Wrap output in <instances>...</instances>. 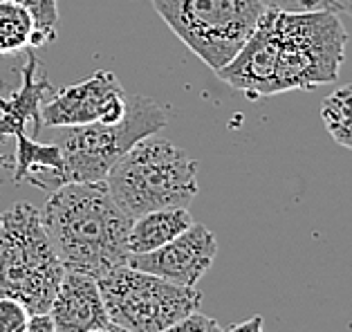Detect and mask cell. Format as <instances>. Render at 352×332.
<instances>
[{
	"label": "cell",
	"instance_id": "17",
	"mask_svg": "<svg viewBox=\"0 0 352 332\" xmlns=\"http://www.w3.org/2000/svg\"><path fill=\"white\" fill-rule=\"evenodd\" d=\"M28 10L34 23L32 32V47H41L52 43L56 38V23H58V5L56 0H14Z\"/></svg>",
	"mask_w": 352,
	"mask_h": 332
},
{
	"label": "cell",
	"instance_id": "19",
	"mask_svg": "<svg viewBox=\"0 0 352 332\" xmlns=\"http://www.w3.org/2000/svg\"><path fill=\"white\" fill-rule=\"evenodd\" d=\"M162 332H225L222 330V326L216 321L207 317V314H200V312H191L188 317L175 321L173 326L164 328Z\"/></svg>",
	"mask_w": 352,
	"mask_h": 332
},
{
	"label": "cell",
	"instance_id": "25",
	"mask_svg": "<svg viewBox=\"0 0 352 332\" xmlns=\"http://www.w3.org/2000/svg\"><path fill=\"white\" fill-rule=\"evenodd\" d=\"M88 332H108L106 328H94V330H88Z\"/></svg>",
	"mask_w": 352,
	"mask_h": 332
},
{
	"label": "cell",
	"instance_id": "21",
	"mask_svg": "<svg viewBox=\"0 0 352 332\" xmlns=\"http://www.w3.org/2000/svg\"><path fill=\"white\" fill-rule=\"evenodd\" d=\"M23 332H56L54 330V323L50 319V314H32L30 317V323L25 326Z\"/></svg>",
	"mask_w": 352,
	"mask_h": 332
},
{
	"label": "cell",
	"instance_id": "16",
	"mask_svg": "<svg viewBox=\"0 0 352 332\" xmlns=\"http://www.w3.org/2000/svg\"><path fill=\"white\" fill-rule=\"evenodd\" d=\"M321 119L332 140L352 151V83L334 90L321 101Z\"/></svg>",
	"mask_w": 352,
	"mask_h": 332
},
{
	"label": "cell",
	"instance_id": "10",
	"mask_svg": "<svg viewBox=\"0 0 352 332\" xmlns=\"http://www.w3.org/2000/svg\"><path fill=\"white\" fill-rule=\"evenodd\" d=\"M278 54V34L274 27V10L267 7L256 23L252 36L245 41L240 52L216 72L220 81L234 90L245 92L249 99L272 97L274 92V67Z\"/></svg>",
	"mask_w": 352,
	"mask_h": 332
},
{
	"label": "cell",
	"instance_id": "7",
	"mask_svg": "<svg viewBox=\"0 0 352 332\" xmlns=\"http://www.w3.org/2000/svg\"><path fill=\"white\" fill-rule=\"evenodd\" d=\"M97 283L108 319L131 332H162L202 303L200 289L170 283L131 265L108 272Z\"/></svg>",
	"mask_w": 352,
	"mask_h": 332
},
{
	"label": "cell",
	"instance_id": "4",
	"mask_svg": "<svg viewBox=\"0 0 352 332\" xmlns=\"http://www.w3.org/2000/svg\"><path fill=\"white\" fill-rule=\"evenodd\" d=\"M278 54L274 92H294L328 86L339 79L346 58L348 32L339 12H280L274 10Z\"/></svg>",
	"mask_w": 352,
	"mask_h": 332
},
{
	"label": "cell",
	"instance_id": "6",
	"mask_svg": "<svg viewBox=\"0 0 352 332\" xmlns=\"http://www.w3.org/2000/svg\"><path fill=\"white\" fill-rule=\"evenodd\" d=\"M170 32L213 72L234 58L267 10L261 0H151Z\"/></svg>",
	"mask_w": 352,
	"mask_h": 332
},
{
	"label": "cell",
	"instance_id": "1",
	"mask_svg": "<svg viewBox=\"0 0 352 332\" xmlns=\"http://www.w3.org/2000/svg\"><path fill=\"white\" fill-rule=\"evenodd\" d=\"M41 218L65 272L101 278L128 265L133 218L113 200L106 180L56 186Z\"/></svg>",
	"mask_w": 352,
	"mask_h": 332
},
{
	"label": "cell",
	"instance_id": "12",
	"mask_svg": "<svg viewBox=\"0 0 352 332\" xmlns=\"http://www.w3.org/2000/svg\"><path fill=\"white\" fill-rule=\"evenodd\" d=\"M36 58L30 54L21 72V88L12 92L7 99L0 97V140L16 137L21 133L36 137L41 133V104L47 90H52V86H50L47 79L36 76Z\"/></svg>",
	"mask_w": 352,
	"mask_h": 332
},
{
	"label": "cell",
	"instance_id": "11",
	"mask_svg": "<svg viewBox=\"0 0 352 332\" xmlns=\"http://www.w3.org/2000/svg\"><path fill=\"white\" fill-rule=\"evenodd\" d=\"M47 314L56 332H88L110 323L97 278L81 272H65Z\"/></svg>",
	"mask_w": 352,
	"mask_h": 332
},
{
	"label": "cell",
	"instance_id": "14",
	"mask_svg": "<svg viewBox=\"0 0 352 332\" xmlns=\"http://www.w3.org/2000/svg\"><path fill=\"white\" fill-rule=\"evenodd\" d=\"M193 225V216L186 209H157L140 218H133L128 234V250L133 254H148L170 243Z\"/></svg>",
	"mask_w": 352,
	"mask_h": 332
},
{
	"label": "cell",
	"instance_id": "5",
	"mask_svg": "<svg viewBox=\"0 0 352 332\" xmlns=\"http://www.w3.org/2000/svg\"><path fill=\"white\" fill-rule=\"evenodd\" d=\"M168 124L164 106L155 99L128 97L126 115L117 124L72 126L56 140L63 155L61 184L99 182L140 140L157 135Z\"/></svg>",
	"mask_w": 352,
	"mask_h": 332
},
{
	"label": "cell",
	"instance_id": "8",
	"mask_svg": "<svg viewBox=\"0 0 352 332\" xmlns=\"http://www.w3.org/2000/svg\"><path fill=\"white\" fill-rule=\"evenodd\" d=\"M128 97L113 72H94L76 86H67L41 108V124L72 129L88 124H117L126 115Z\"/></svg>",
	"mask_w": 352,
	"mask_h": 332
},
{
	"label": "cell",
	"instance_id": "18",
	"mask_svg": "<svg viewBox=\"0 0 352 332\" xmlns=\"http://www.w3.org/2000/svg\"><path fill=\"white\" fill-rule=\"evenodd\" d=\"M30 317V310L21 301L7 299V296L0 299V332H23Z\"/></svg>",
	"mask_w": 352,
	"mask_h": 332
},
{
	"label": "cell",
	"instance_id": "9",
	"mask_svg": "<svg viewBox=\"0 0 352 332\" xmlns=\"http://www.w3.org/2000/svg\"><path fill=\"white\" fill-rule=\"evenodd\" d=\"M218 254V241L213 232L204 225L193 223L170 243L157 247L148 254H133L128 265L170 283L195 287L207 272L211 269Z\"/></svg>",
	"mask_w": 352,
	"mask_h": 332
},
{
	"label": "cell",
	"instance_id": "24",
	"mask_svg": "<svg viewBox=\"0 0 352 332\" xmlns=\"http://www.w3.org/2000/svg\"><path fill=\"white\" fill-rule=\"evenodd\" d=\"M106 330H108V332H131V330H128V328H122V326H117V323H113V321L108 323V326H106Z\"/></svg>",
	"mask_w": 352,
	"mask_h": 332
},
{
	"label": "cell",
	"instance_id": "13",
	"mask_svg": "<svg viewBox=\"0 0 352 332\" xmlns=\"http://www.w3.org/2000/svg\"><path fill=\"white\" fill-rule=\"evenodd\" d=\"M16 159L12 182H30L43 191H54L61 186L63 155L58 144H43L36 137H30L28 133L16 135Z\"/></svg>",
	"mask_w": 352,
	"mask_h": 332
},
{
	"label": "cell",
	"instance_id": "15",
	"mask_svg": "<svg viewBox=\"0 0 352 332\" xmlns=\"http://www.w3.org/2000/svg\"><path fill=\"white\" fill-rule=\"evenodd\" d=\"M32 32L34 23L28 10L14 0H0V56L32 47Z\"/></svg>",
	"mask_w": 352,
	"mask_h": 332
},
{
	"label": "cell",
	"instance_id": "23",
	"mask_svg": "<svg viewBox=\"0 0 352 332\" xmlns=\"http://www.w3.org/2000/svg\"><path fill=\"white\" fill-rule=\"evenodd\" d=\"M334 7H337V12L352 16V0H334Z\"/></svg>",
	"mask_w": 352,
	"mask_h": 332
},
{
	"label": "cell",
	"instance_id": "2",
	"mask_svg": "<svg viewBox=\"0 0 352 332\" xmlns=\"http://www.w3.org/2000/svg\"><path fill=\"white\" fill-rule=\"evenodd\" d=\"M106 186L131 218L186 209L197 195V162L155 135L144 137L110 168Z\"/></svg>",
	"mask_w": 352,
	"mask_h": 332
},
{
	"label": "cell",
	"instance_id": "22",
	"mask_svg": "<svg viewBox=\"0 0 352 332\" xmlns=\"http://www.w3.org/2000/svg\"><path fill=\"white\" fill-rule=\"evenodd\" d=\"M265 321H263V317H252V319H247V321H243V323H238V326H234V328H229V330H225V332H265Z\"/></svg>",
	"mask_w": 352,
	"mask_h": 332
},
{
	"label": "cell",
	"instance_id": "3",
	"mask_svg": "<svg viewBox=\"0 0 352 332\" xmlns=\"http://www.w3.org/2000/svg\"><path fill=\"white\" fill-rule=\"evenodd\" d=\"M65 267L43 225L41 211L28 202L0 214V299L21 301L30 314L52 305Z\"/></svg>",
	"mask_w": 352,
	"mask_h": 332
},
{
	"label": "cell",
	"instance_id": "20",
	"mask_svg": "<svg viewBox=\"0 0 352 332\" xmlns=\"http://www.w3.org/2000/svg\"><path fill=\"white\" fill-rule=\"evenodd\" d=\"M265 7H272V10H280V12H316V10H332L334 0H261Z\"/></svg>",
	"mask_w": 352,
	"mask_h": 332
}]
</instances>
